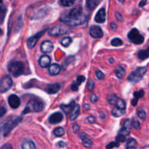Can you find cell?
Listing matches in <instances>:
<instances>
[{
	"mask_svg": "<svg viewBox=\"0 0 149 149\" xmlns=\"http://www.w3.org/2000/svg\"><path fill=\"white\" fill-rule=\"evenodd\" d=\"M85 19L86 17L82 14V8L81 7H77L70 10L65 17H61L60 20L68 26H76L84 23Z\"/></svg>",
	"mask_w": 149,
	"mask_h": 149,
	"instance_id": "1",
	"label": "cell"
},
{
	"mask_svg": "<svg viewBox=\"0 0 149 149\" xmlns=\"http://www.w3.org/2000/svg\"><path fill=\"white\" fill-rule=\"evenodd\" d=\"M21 116H11L0 125V135L6 137L21 122Z\"/></svg>",
	"mask_w": 149,
	"mask_h": 149,
	"instance_id": "2",
	"label": "cell"
},
{
	"mask_svg": "<svg viewBox=\"0 0 149 149\" xmlns=\"http://www.w3.org/2000/svg\"><path fill=\"white\" fill-rule=\"evenodd\" d=\"M44 109V103L39 98H32L28 102L26 108L23 110L22 114L31 113V112L42 111Z\"/></svg>",
	"mask_w": 149,
	"mask_h": 149,
	"instance_id": "3",
	"label": "cell"
},
{
	"mask_svg": "<svg viewBox=\"0 0 149 149\" xmlns=\"http://www.w3.org/2000/svg\"><path fill=\"white\" fill-rule=\"evenodd\" d=\"M8 71L13 77H17L24 73L25 65L23 63L20 61L11 62L8 65Z\"/></svg>",
	"mask_w": 149,
	"mask_h": 149,
	"instance_id": "4",
	"label": "cell"
},
{
	"mask_svg": "<svg viewBox=\"0 0 149 149\" xmlns=\"http://www.w3.org/2000/svg\"><path fill=\"white\" fill-rule=\"evenodd\" d=\"M147 69L146 67H141L137 68L135 71L131 73L128 77V80L131 82L137 83L141 81L146 73Z\"/></svg>",
	"mask_w": 149,
	"mask_h": 149,
	"instance_id": "5",
	"label": "cell"
},
{
	"mask_svg": "<svg viewBox=\"0 0 149 149\" xmlns=\"http://www.w3.org/2000/svg\"><path fill=\"white\" fill-rule=\"evenodd\" d=\"M128 38L135 45H141L143 42L144 37L141 34H140L138 29H133L128 33Z\"/></svg>",
	"mask_w": 149,
	"mask_h": 149,
	"instance_id": "6",
	"label": "cell"
},
{
	"mask_svg": "<svg viewBox=\"0 0 149 149\" xmlns=\"http://www.w3.org/2000/svg\"><path fill=\"white\" fill-rule=\"evenodd\" d=\"M13 86V80L10 76H4L0 80V93L8 91Z\"/></svg>",
	"mask_w": 149,
	"mask_h": 149,
	"instance_id": "7",
	"label": "cell"
},
{
	"mask_svg": "<svg viewBox=\"0 0 149 149\" xmlns=\"http://www.w3.org/2000/svg\"><path fill=\"white\" fill-rule=\"evenodd\" d=\"M67 32H68V30L65 28L63 27L62 26H60V25H57V26L49 29V34L52 36H60V35L67 33Z\"/></svg>",
	"mask_w": 149,
	"mask_h": 149,
	"instance_id": "8",
	"label": "cell"
},
{
	"mask_svg": "<svg viewBox=\"0 0 149 149\" xmlns=\"http://www.w3.org/2000/svg\"><path fill=\"white\" fill-rule=\"evenodd\" d=\"M46 31L47 30L42 31H40V32H39V33H36V35H34V36H32L31 37L29 38V39H28V42H27L28 47H29L30 49L34 47L35 45H36V43H37L38 40H39V39H40L42 36H43V34L45 33V31Z\"/></svg>",
	"mask_w": 149,
	"mask_h": 149,
	"instance_id": "9",
	"label": "cell"
},
{
	"mask_svg": "<svg viewBox=\"0 0 149 149\" xmlns=\"http://www.w3.org/2000/svg\"><path fill=\"white\" fill-rule=\"evenodd\" d=\"M8 103L12 109H17L20 105V100L16 95H11L8 97Z\"/></svg>",
	"mask_w": 149,
	"mask_h": 149,
	"instance_id": "10",
	"label": "cell"
},
{
	"mask_svg": "<svg viewBox=\"0 0 149 149\" xmlns=\"http://www.w3.org/2000/svg\"><path fill=\"white\" fill-rule=\"evenodd\" d=\"M90 36H93V38L98 39V38L103 37V31H102V29H100L99 26H91L90 29Z\"/></svg>",
	"mask_w": 149,
	"mask_h": 149,
	"instance_id": "11",
	"label": "cell"
},
{
	"mask_svg": "<svg viewBox=\"0 0 149 149\" xmlns=\"http://www.w3.org/2000/svg\"><path fill=\"white\" fill-rule=\"evenodd\" d=\"M63 119V116L61 112H55L49 116V122L52 125H56L62 122Z\"/></svg>",
	"mask_w": 149,
	"mask_h": 149,
	"instance_id": "12",
	"label": "cell"
},
{
	"mask_svg": "<svg viewBox=\"0 0 149 149\" xmlns=\"http://www.w3.org/2000/svg\"><path fill=\"white\" fill-rule=\"evenodd\" d=\"M54 49L53 44L52 42L49 40H46L43 42L41 45V50L44 53H49L52 52Z\"/></svg>",
	"mask_w": 149,
	"mask_h": 149,
	"instance_id": "13",
	"label": "cell"
},
{
	"mask_svg": "<svg viewBox=\"0 0 149 149\" xmlns=\"http://www.w3.org/2000/svg\"><path fill=\"white\" fill-rule=\"evenodd\" d=\"M131 127H132V122L130 121V119H127L125 121V124H124V126L122 127V129L119 131V133L120 135H124V136H127L128 135L130 132Z\"/></svg>",
	"mask_w": 149,
	"mask_h": 149,
	"instance_id": "14",
	"label": "cell"
},
{
	"mask_svg": "<svg viewBox=\"0 0 149 149\" xmlns=\"http://www.w3.org/2000/svg\"><path fill=\"white\" fill-rule=\"evenodd\" d=\"M106 10L104 8H101L99 10L97 13L96 14L95 20L98 23H103L106 21Z\"/></svg>",
	"mask_w": 149,
	"mask_h": 149,
	"instance_id": "15",
	"label": "cell"
},
{
	"mask_svg": "<svg viewBox=\"0 0 149 149\" xmlns=\"http://www.w3.org/2000/svg\"><path fill=\"white\" fill-rule=\"evenodd\" d=\"M60 89H61V84L58 83H55V84H47L45 88V91L49 94H55L59 91Z\"/></svg>",
	"mask_w": 149,
	"mask_h": 149,
	"instance_id": "16",
	"label": "cell"
},
{
	"mask_svg": "<svg viewBox=\"0 0 149 149\" xmlns=\"http://www.w3.org/2000/svg\"><path fill=\"white\" fill-rule=\"evenodd\" d=\"M61 65H58L57 63H53L49 66V69H48V72L50 75L52 76H56L61 72Z\"/></svg>",
	"mask_w": 149,
	"mask_h": 149,
	"instance_id": "17",
	"label": "cell"
},
{
	"mask_svg": "<svg viewBox=\"0 0 149 149\" xmlns=\"http://www.w3.org/2000/svg\"><path fill=\"white\" fill-rule=\"evenodd\" d=\"M22 149H36L34 143L29 138L23 140L21 144Z\"/></svg>",
	"mask_w": 149,
	"mask_h": 149,
	"instance_id": "18",
	"label": "cell"
},
{
	"mask_svg": "<svg viewBox=\"0 0 149 149\" xmlns=\"http://www.w3.org/2000/svg\"><path fill=\"white\" fill-rule=\"evenodd\" d=\"M51 59L48 55H42L41 58H39V65L42 68H46L50 65Z\"/></svg>",
	"mask_w": 149,
	"mask_h": 149,
	"instance_id": "19",
	"label": "cell"
},
{
	"mask_svg": "<svg viewBox=\"0 0 149 149\" xmlns=\"http://www.w3.org/2000/svg\"><path fill=\"white\" fill-rule=\"evenodd\" d=\"M79 113H80L79 105L75 104V106H74V109H73L72 112H71V118H70V119H71V121L76 119L77 117H78V116L79 115Z\"/></svg>",
	"mask_w": 149,
	"mask_h": 149,
	"instance_id": "20",
	"label": "cell"
},
{
	"mask_svg": "<svg viewBox=\"0 0 149 149\" xmlns=\"http://www.w3.org/2000/svg\"><path fill=\"white\" fill-rule=\"evenodd\" d=\"M74 106H75V104H74V102H73V103L68 105H62V106H61V109H62V110L65 113H70L72 112Z\"/></svg>",
	"mask_w": 149,
	"mask_h": 149,
	"instance_id": "21",
	"label": "cell"
},
{
	"mask_svg": "<svg viewBox=\"0 0 149 149\" xmlns=\"http://www.w3.org/2000/svg\"><path fill=\"white\" fill-rule=\"evenodd\" d=\"M137 146H138V143H137L136 140L134 138H130L127 142V149H137Z\"/></svg>",
	"mask_w": 149,
	"mask_h": 149,
	"instance_id": "22",
	"label": "cell"
},
{
	"mask_svg": "<svg viewBox=\"0 0 149 149\" xmlns=\"http://www.w3.org/2000/svg\"><path fill=\"white\" fill-rule=\"evenodd\" d=\"M99 0H87L86 1V6L90 10H93L98 4Z\"/></svg>",
	"mask_w": 149,
	"mask_h": 149,
	"instance_id": "23",
	"label": "cell"
},
{
	"mask_svg": "<svg viewBox=\"0 0 149 149\" xmlns=\"http://www.w3.org/2000/svg\"><path fill=\"white\" fill-rule=\"evenodd\" d=\"M112 115L115 117H120V116H123L125 113V110H122V109H118V108H114L111 111Z\"/></svg>",
	"mask_w": 149,
	"mask_h": 149,
	"instance_id": "24",
	"label": "cell"
},
{
	"mask_svg": "<svg viewBox=\"0 0 149 149\" xmlns=\"http://www.w3.org/2000/svg\"><path fill=\"white\" fill-rule=\"evenodd\" d=\"M116 77L119 79H122L125 75V73H126V71H125V68L122 66H119L116 70Z\"/></svg>",
	"mask_w": 149,
	"mask_h": 149,
	"instance_id": "25",
	"label": "cell"
},
{
	"mask_svg": "<svg viewBox=\"0 0 149 149\" xmlns=\"http://www.w3.org/2000/svg\"><path fill=\"white\" fill-rule=\"evenodd\" d=\"M149 56V52H148V49H145V50H141L138 54V57L140 60H143L147 59Z\"/></svg>",
	"mask_w": 149,
	"mask_h": 149,
	"instance_id": "26",
	"label": "cell"
},
{
	"mask_svg": "<svg viewBox=\"0 0 149 149\" xmlns=\"http://www.w3.org/2000/svg\"><path fill=\"white\" fill-rule=\"evenodd\" d=\"M72 42V40H71V38L69 37V36H65V37H63L61 41V44L64 47H68Z\"/></svg>",
	"mask_w": 149,
	"mask_h": 149,
	"instance_id": "27",
	"label": "cell"
},
{
	"mask_svg": "<svg viewBox=\"0 0 149 149\" xmlns=\"http://www.w3.org/2000/svg\"><path fill=\"white\" fill-rule=\"evenodd\" d=\"M116 108H118V109H122V110H125V108H126V103H125V100H124L123 99H121L119 97V99H118L117 102H116Z\"/></svg>",
	"mask_w": 149,
	"mask_h": 149,
	"instance_id": "28",
	"label": "cell"
},
{
	"mask_svg": "<svg viewBox=\"0 0 149 149\" xmlns=\"http://www.w3.org/2000/svg\"><path fill=\"white\" fill-rule=\"evenodd\" d=\"M74 61V57H73V56L68 57V58H67L66 59L63 61V64H62L63 68V69H65V68H67V66H68L70 63H72Z\"/></svg>",
	"mask_w": 149,
	"mask_h": 149,
	"instance_id": "29",
	"label": "cell"
},
{
	"mask_svg": "<svg viewBox=\"0 0 149 149\" xmlns=\"http://www.w3.org/2000/svg\"><path fill=\"white\" fill-rule=\"evenodd\" d=\"M75 1L76 0H60V4L63 7H71Z\"/></svg>",
	"mask_w": 149,
	"mask_h": 149,
	"instance_id": "30",
	"label": "cell"
},
{
	"mask_svg": "<svg viewBox=\"0 0 149 149\" xmlns=\"http://www.w3.org/2000/svg\"><path fill=\"white\" fill-rule=\"evenodd\" d=\"M54 134H55V136L61 137L65 134V130H64L63 127H59L56 128V129L54 130Z\"/></svg>",
	"mask_w": 149,
	"mask_h": 149,
	"instance_id": "31",
	"label": "cell"
},
{
	"mask_svg": "<svg viewBox=\"0 0 149 149\" xmlns=\"http://www.w3.org/2000/svg\"><path fill=\"white\" fill-rule=\"evenodd\" d=\"M111 44L112 46H114V47H119L121 46V45L123 44V42L121 39L119 38H115V39H113L111 42Z\"/></svg>",
	"mask_w": 149,
	"mask_h": 149,
	"instance_id": "32",
	"label": "cell"
},
{
	"mask_svg": "<svg viewBox=\"0 0 149 149\" xmlns=\"http://www.w3.org/2000/svg\"><path fill=\"white\" fill-rule=\"evenodd\" d=\"M118 99H119V97L115 95H111L108 97V102H109V104L114 105L116 103Z\"/></svg>",
	"mask_w": 149,
	"mask_h": 149,
	"instance_id": "33",
	"label": "cell"
},
{
	"mask_svg": "<svg viewBox=\"0 0 149 149\" xmlns=\"http://www.w3.org/2000/svg\"><path fill=\"white\" fill-rule=\"evenodd\" d=\"M138 116H139L140 119H143V120H145V119H146V111L144 109H141L140 110H138Z\"/></svg>",
	"mask_w": 149,
	"mask_h": 149,
	"instance_id": "34",
	"label": "cell"
},
{
	"mask_svg": "<svg viewBox=\"0 0 149 149\" xmlns=\"http://www.w3.org/2000/svg\"><path fill=\"white\" fill-rule=\"evenodd\" d=\"M82 143L84 146H85L86 148H90L92 147V145H93V142H92L91 140L88 139V138H86V139L83 140Z\"/></svg>",
	"mask_w": 149,
	"mask_h": 149,
	"instance_id": "35",
	"label": "cell"
},
{
	"mask_svg": "<svg viewBox=\"0 0 149 149\" xmlns=\"http://www.w3.org/2000/svg\"><path fill=\"white\" fill-rule=\"evenodd\" d=\"M143 95H144V91H143V90L136 91V92H135V93H134V96H135V98L138 99V100L139 98H141V97H142Z\"/></svg>",
	"mask_w": 149,
	"mask_h": 149,
	"instance_id": "36",
	"label": "cell"
},
{
	"mask_svg": "<svg viewBox=\"0 0 149 149\" xmlns=\"http://www.w3.org/2000/svg\"><path fill=\"white\" fill-rule=\"evenodd\" d=\"M95 87V82L93 80L90 79V81H88V84H87V88H88V90L90 92H92L93 90Z\"/></svg>",
	"mask_w": 149,
	"mask_h": 149,
	"instance_id": "37",
	"label": "cell"
},
{
	"mask_svg": "<svg viewBox=\"0 0 149 149\" xmlns=\"http://www.w3.org/2000/svg\"><path fill=\"white\" fill-rule=\"evenodd\" d=\"M6 113H7V109H6V107L4 106H3V105L0 104V118L4 116Z\"/></svg>",
	"mask_w": 149,
	"mask_h": 149,
	"instance_id": "38",
	"label": "cell"
},
{
	"mask_svg": "<svg viewBox=\"0 0 149 149\" xmlns=\"http://www.w3.org/2000/svg\"><path fill=\"white\" fill-rule=\"evenodd\" d=\"M119 146V143L117 142H111L110 143L106 146V149H112L114 147H118Z\"/></svg>",
	"mask_w": 149,
	"mask_h": 149,
	"instance_id": "39",
	"label": "cell"
},
{
	"mask_svg": "<svg viewBox=\"0 0 149 149\" xmlns=\"http://www.w3.org/2000/svg\"><path fill=\"white\" fill-rule=\"evenodd\" d=\"M116 142L117 143H123L126 141V137L124 136V135H120V134H119V135L116 136Z\"/></svg>",
	"mask_w": 149,
	"mask_h": 149,
	"instance_id": "40",
	"label": "cell"
},
{
	"mask_svg": "<svg viewBox=\"0 0 149 149\" xmlns=\"http://www.w3.org/2000/svg\"><path fill=\"white\" fill-rule=\"evenodd\" d=\"M84 81H85V77H84V76H79V77H77V83H76V84L79 86V85H80L81 83L84 82Z\"/></svg>",
	"mask_w": 149,
	"mask_h": 149,
	"instance_id": "41",
	"label": "cell"
},
{
	"mask_svg": "<svg viewBox=\"0 0 149 149\" xmlns=\"http://www.w3.org/2000/svg\"><path fill=\"white\" fill-rule=\"evenodd\" d=\"M95 75H96V77H97L98 79L101 80L104 79V74H103V73L102 72V71H99V70H97V71H96Z\"/></svg>",
	"mask_w": 149,
	"mask_h": 149,
	"instance_id": "42",
	"label": "cell"
},
{
	"mask_svg": "<svg viewBox=\"0 0 149 149\" xmlns=\"http://www.w3.org/2000/svg\"><path fill=\"white\" fill-rule=\"evenodd\" d=\"M132 125H133V127L135 128V130H137L141 129V123H140L138 121H135V122L132 123Z\"/></svg>",
	"mask_w": 149,
	"mask_h": 149,
	"instance_id": "43",
	"label": "cell"
},
{
	"mask_svg": "<svg viewBox=\"0 0 149 149\" xmlns=\"http://www.w3.org/2000/svg\"><path fill=\"white\" fill-rule=\"evenodd\" d=\"M90 100H91L92 103H95L97 101V97L95 94H93L90 96Z\"/></svg>",
	"mask_w": 149,
	"mask_h": 149,
	"instance_id": "44",
	"label": "cell"
},
{
	"mask_svg": "<svg viewBox=\"0 0 149 149\" xmlns=\"http://www.w3.org/2000/svg\"><path fill=\"white\" fill-rule=\"evenodd\" d=\"M79 129H80L79 126L77 124H74V126H73V131H74V133H77V132L79 131Z\"/></svg>",
	"mask_w": 149,
	"mask_h": 149,
	"instance_id": "45",
	"label": "cell"
},
{
	"mask_svg": "<svg viewBox=\"0 0 149 149\" xmlns=\"http://www.w3.org/2000/svg\"><path fill=\"white\" fill-rule=\"evenodd\" d=\"M116 19L118 20V21L122 22V20H123V17H122V15L120 14V13H116Z\"/></svg>",
	"mask_w": 149,
	"mask_h": 149,
	"instance_id": "46",
	"label": "cell"
},
{
	"mask_svg": "<svg viewBox=\"0 0 149 149\" xmlns=\"http://www.w3.org/2000/svg\"><path fill=\"white\" fill-rule=\"evenodd\" d=\"M65 145H66V144H65L64 142H63V141H60L59 143H57L56 146L58 147V148H63V147L65 146Z\"/></svg>",
	"mask_w": 149,
	"mask_h": 149,
	"instance_id": "47",
	"label": "cell"
},
{
	"mask_svg": "<svg viewBox=\"0 0 149 149\" xmlns=\"http://www.w3.org/2000/svg\"><path fill=\"white\" fill-rule=\"evenodd\" d=\"M79 89V86L77 85L76 83H74V84H72V85H71V90H73V91H77Z\"/></svg>",
	"mask_w": 149,
	"mask_h": 149,
	"instance_id": "48",
	"label": "cell"
},
{
	"mask_svg": "<svg viewBox=\"0 0 149 149\" xmlns=\"http://www.w3.org/2000/svg\"><path fill=\"white\" fill-rule=\"evenodd\" d=\"M147 4V0H141V2L139 3V7H143Z\"/></svg>",
	"mask_w": 149,
	"mask_h": 149,
	"instance_id": "49",
	"label": "cell"
},
{
	"mask_svg": "<svg viewBox=\"0 0 149 149\" xmlns=\"http://www.w3.org/2000/svg\"><path fill=\"white\" fill-rule=\"evenodd\" d=\"M87 120H88V122H90V123H94V122H95V118L93 117V116H89L88 118H87Z\"/></svg>",
	"mask_w": 149,
	"mask_h": 149,
	"instance_id": "50",
	"label": "cell"
},
{
	"mask_svg": "<svg viewBox=\"0 0 149 149\" xmlns=\"http://www.w3.org/2000/svg\"><path fill=\"white\" fill-rule=\"evenodd\" d=\"M1 149H13V147L10 144H7V145H4Z\"/></svg>",
	"mask_w": 149,
	"mask_h": 149,
	"instance_id": "51",
	"label": "cell"
},
{
	"mask_svg": "<svg viewBox=\"0 0 149 149\" xmlns=\"http://www.w3.org/2000/svg\"><path fill=\"white\" fill-rule=\"evenodd\" d=\"M87 134L86 133H84V132H82V133L81 134V135H80V138H81V139L82 140H84V139H86V138H87Z\"/></svg>",
	"mask_w": 149,
	"mask_h": 149,
	"instance_id": "52",
	"label": "cell"
},
{
	"mask_svg": "<svg viewBox=\"0 0 149 149\" xmlns=\"http://www.w3.org/2000/svg\"><path fill=\"white\" fill-rule=\"evenodd\" d=\"M138 99H136V98L133 99V100H132V104L134 106H136L137 104H138Z\"/></svg>",
	"mask_w": 149,
	"mask_h": 149,
	"instance_id": "53",
	"label": "cell"
},
{
	"mask_svg": "<svg viewBox=\"0 0 149 149\" xmlns=\"http://www.w3.org/2000/svg\"><path fill=\"white\" fill-rule=\"evenodd\" d=\"M111 29H113V30H115V29H116V28H117V26H116V23H111Z\"/></svg>",
	"mask_w": 149,
	"mask_h": 149,
	"instance_id": "54",
	"label": "cell"
},
{
	"mask_svg": "<svg viewBox=\"0 0 149 149\" xmlns=\"http://www.w3.org/2000/svg\"><path fill=\"white\" fill-rule=\"evenodd\" d=\"M119 1H120V2H124V1H125V0H119Z\"/></svg>",
	"mask_w": 149,
	"mask_h": 149,
	"instance_id": "55",
	"label": "cell"
}]
</instances>
